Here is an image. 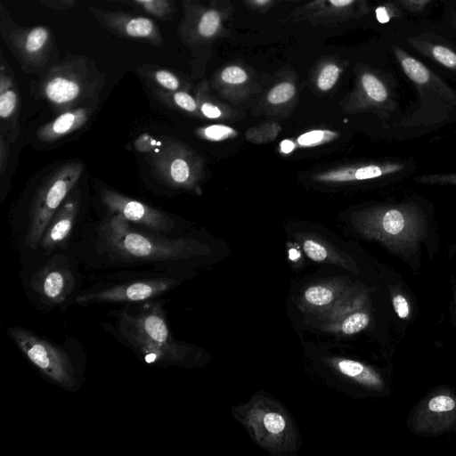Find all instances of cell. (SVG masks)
Masks as SVG:
<instances>
[{
  "label": "cell",
  "instance_id": "obj_1",
  "mask_svg": "<svg viewBox=\"0 0 456 456\" xmlns=\"http://www.w3.org/2000/svg\"><path fill=\"white\" fill-rule=\"evenodd\" d=\"M160 298L124 304L109 313L114 323L105 325L120 343L149 365L195 368L201 366L205 352L175 338Z\"/></svg>",
  "mask_w": 456,
  "mask_h": 456
},
{
  "label": "cell",
  "instance_id": "obj_2",
  "mask_svg": "<svg viewBox=\"0 0 456 456\" xmlns=\"http://www.w3.org/2000/svg\"><path fill=\"white\" fill-rule=\"evenodd\" d=\"M96 253L105 264H169L206 254L196 241L139 232L118 214L98 227Z\"/></svg>",
  "mask_w": 456,
  "mask_h": 456
},
{
  "label": "cell",
  "instance_id": "obj_3",
  "mask_svg": "<svg viewBox=\"0 0 456 456\" xmlns=\"http://www.w3.org/2000/svg\"><path fill=\"white\" fill-rule=\"evenodd\" d=\"M359 224L367 237L405 261L412 257L428 235L426 216L413 203L371 208L361 216Z\"/></svg>",
  "mask_w": 456,
  "mask_h": 456
},
{
  "label": "cell",
  "instance_id": "obj_4",
  "mask_svg": "<svg viewBox=\"0 0 456 456\" xmlns=\"http://www.w3.org/2000/svg\"><path fill=\"white\" fill-rule=\"evenodd\" d=\"M232 414L252 441L267 452L285 455L297 449L298 434L289 412L269 395L256 393L233 407Z\"/></svg>",
  "mask_w": 456,
  "mask_h": 456
},
{
  "label": "cell",
  "instance_id": "obj_5",
  "mask_svg": "<svg viewBox=\"0 0 456 456\" xmlns=\"http://www.w3.org/2000/svg\"><path fill=\"white\" fill-rule=\"evenodd\" d=\"M7 334L27 360L50 382L68 391L80 387L83 370L69 349L21 326L9 327Z\"/></svg>",
  "mask_w": 456,
  "mask_h": 456
},
{
  "label": "cell",
  "instance_id": "obj_6",
  "mask_svg": "<svg viewBox=\"0 0 456 456\" xmlns=\"http://www.w3.org/2000/svg\"><path fill=\"white\" fill-rule=\"evenodd\" d=\"M81 162H67L53 170L39 185L30 205L25 244L35 250L51 219L78 181Z\"/></svg>",
  "mask_w": 456,
  "mask_h": 456
},
{
  "label": "cell",
  "instance_id": "obj_7",
  "mask_svg": "<svg viewBox=\"0 0 456 456\" xmlns=\"http://www.w3.org/2000/svg\"><path fill=\"white\" fill-rule=\"evenodd\" d=\"M180 283V279L167 273L135 276L92 285L81 289L72 304L89 306L98 304H128L156 298Z\"/></svg>",
  "mask_w": 456,
  "mask_h": 456
},
{
  "label": "cell",
  "instance_id": "obj_8",
  "mask_svg": "<svg viewBox=\"0 0 456 456\" xmlns=\"http://www.w3.org/2000/svg\"><path fill=\"white\" fill-rule=\"evenodd\" d=\"M69 258L53 255L29 276L25 289L28 299L41 310L69 306L81 290Z\"/></svg>",
  "mask_w": 456,
  "mask_h": 456
},
{
  "label": "cell",
  "instance_id": "obj_9",
  "mask_svg": "<svg viewBox=\"0 0 456 456\" xmlns=\"http://www.w3.org/2000/svg\"><path fill=\"white\" fill-rule=\"evenodd\" d=\"M407 426L419 436H439L456 430V391L448 386L430 389L410 411Z\"/></svg>",
  "mask_w": 456,
  "mask_h": 456
},
{
  "label": "cell",
  "instance_id": "obj_10",
  "mask_svg": "<svg viewBox=\"0 0 456 456\" xmlns=\"http://www.w3.org/2000/svg\"><path fill=\"white\" fill-rule=\"evenodd\" d=\"M372 290L363 285H353L331 308L314 316L318 327L340 336H352L365 330L370 322Z\"/></svg>",
  "mask_w": 456,
  "mask_h": 456
},
{
  "label": "cell",
  "instance_id": "obj_11",
  "mask_svg": "<svg viewBox=\"0 0 456 456\" xmlns=\"http://www.w3.org/2000/svg\"><path fill=\"white\" fill-rule=\"evenodd\" d=\"M149 160L153 173L167 185L191 187L199 178V160L179 141L163 140L160 148L151 153Z\"/></svg>",
  "mask_w": 456,
  "mask_h": 456
},
{
  "label": "cell",
  "instance_id": "obj_12",
  "mask_svg": "<svg viewBox=\"0 0 456 456\" xmlns=\"http://www.w3.org/2000/svg\"><path fill=\"white\" fill-rule=\"evenodd\" d=\"M370 12L367 0H312L294 10L289 20L313 25H337Z\"/></svg>",
  "mask_w": 456,
  "mask_h": 456
},
{
  "label": "cell",
  "instance_id": "obj_13",
  "mask_svg": "<svg viewBox=\"0 0 456 456\" xmlns=\"http://www.w3.org/2000/svg\"><path fill=\"white\" fill-rule=\"evenodd\" d=\"M101 200L111 213L156 232H170L174 221L165 213L110 189L101 191Z\"/></svg>",
  "mask_w": 456,
  "mask_h": 456
},
{
  "label": "cell",
  "instance_id": "obj_14",
  "mask_svg": "<svg viewBox=\"0 0 456 456\" xmlns=\"http://www.w3.org/2000/svg\"><path fill=\"white\" fill-rule=\"evenodd\" d=\"M394 55L405 76L419 88L456 106V93L420 61L400 46H392Z\"/></svg>",
  "mask_w": 456,
  "mask_h": 456
},
{
  "label": "cell",
  "instance_id": "obj_15",
  "mask_svg": "<svg viewBox=\"0 0 456 456\" xmlns=\"http://www.w3.org/2000/svg\"><path fill=\"white\" fill-rule=\"evenodd\" d=\"M356 91L360 104L373 108L385 117H388L397 108L392 88L375 71L363 69L359 72Z\"/></svg>",
  "mask_w": 456,
  "mask_h": 456
},
{
  "label": "cell",
  "instance_id": "obj_16",
  "mask_svg": "<svg viewBox=\"0 0 456 456\" xmlns=\"http://www.w3.org/2000/svg\"><path fill=\"white\" fill-rule=\"evenodd\" d=\"M352 286L339 280L311 284L299 294L298 308L304 314L314 317L331 308Z\"/></svg>",
  "mask_w": 456,
  "mask_h": 456
},
{
  "label": "cell",
  "instance_id": "obj_17",
  "mask_svg": "<svg viewBox=\"0 0 456 456\" xmlns=\"http://www.w3.org/2000/svg\"><path fill=\"white\" fill-rule=\"evenodd\" d=\"M80 194L77 191L60 206L48 224L39 245L46 255L61 246L69 238L79 211Z\"/></svg>",
  "mask_w": 456,
  "mask_h": 456
},
{
  "label": "cell",
  "instance_id": "obj_18",
  "mask_svg": "<svg viewBox=\"0 0 456 456\" xmlns=\"http://www.w3.org/2000/svg\"><path fill=\"white\" fill-rule=\"evenodd\" d=\"M325 362L340 376L369 392L383 394L387 388L386 379L381 373L362 362L342 357H327Z\"/></svg>",
  "mask_w": 456,
  "mask_h": 456
},
{
  "label": "cell",
  "instance_id": "obj_19",
  "mask_svg": "<svg viewBox=\"0 0 456 456\" xmlns=\"http://www.w3.org/2000/svg\"><path fill=\"white\" fill-rule=\"evenodd\" d=\"M92 109L81 107L60 113L54 119L41 126L37 136L43 142H52L81 128L92 115Z\"/></svg>",
  "mask_w": 456,
  "mask_h": 456
},
{
  "label": "cell",
  "instance_id": "obj_20",
  "mask_svg": "<svg viewBox=\"0 0 456 456\" xmlns=\"http://www.w3.org/2000/svg\"><path fill=\"white\" fill-rule=\"evenodd\" d=\"M404 165L400 162H385L347 167L330 171L318 175V179L325 182L362 181L381 177L402 171Z\"/></svg>",
  "mask_w": 456,
  "mask_h": 456
},
{
  "label": "cell",
  "instance_id": "obj_21",
  "mask_svg": "<svg viewBox=\"0 0 456 456\" xmlns=\"http://www.w3.org/2000/svg\"><path fill=\"white\" fill-rule=\"evenodd\" d=\"M10 86V80L3 77L0 86L1 132L13 143L20 134L19 101L16 91Z\"/></svg>",
  "mask_w": 456,
  "mask_h": 456
},
{
  "label": "cell",
  "instance_id": "obj_22",
  "mask_svg": "<svg viewBox=\"0 0 456 456\" xmlns=\"http://www.w3.org/2000/svg\"><path fill=\"white\" fill-rule=\"evenodd\" d=\"M44 94L58 110L66 111L79 101L82 85L72 77L57 76L47 81Z\"/></svg>",
  "mask_w": 456,
  "mask_h": 456
},
{
  "label": "cell",
  "instance_id": "obj_23",
  "mask_svg": "<svg viewBox=\"0 0 456 456\" xmlns=\"http://www.w3.org/2000/svg\"><path fill=\"white\" fill-rule=\"evenodd\" d=\"M407 43L419 53L456 73V52L449 46L420 36L407 38Z\"/></svg>",
  "mask_w": 456,
  "mask_h": 456
},
{
  "label": "cell",
  "instance_id": "obj_24",
  "mask_svg": "<svg viewBox=\"0 0 456 456\" xmlns=\"http://www.w3.org/2000/svg\"><path fill=\"white\" fill-rule=\"evenodd\" d=\"M224 16L216 9L204 11L198 20L197 32L205 39H211L216 37L223 29Z\"/></svg>",
  "mask_w": 456,
  "mask_h": 456
},
{
  "label": "cell",
  "instance_id": "obj_25",
  "mask_svg": "<svg viewBox=\"0 0 456 456\" xmlns=\"http://www.w3.org/2000/svg\"><path fill=\"white\" fill-rule=\"evenodd\" d=\"M343 68L335 60H326L316 75V86L321 91H329L338 80Z\"/></svg>",
  "mask_w": 456,
  "mask_h": 456
},
{
  "label": "cell",
  "instance_id": "obj_26",
  "mask_svg": "<svg viewBox=\"0 0 456 456\" xmlns=\"http://www.w3.org/2000/svg\"><path fill=\"white\" fill-rule=\"evenodd\" d=\"M219 79L226 86H240L248 82V73L240 65H227L221 69Z\"/></svg>",
  "mask_w": 456,
  "mask_h": 456
},
{
  "label": "cell",
  "instance_id": "obj_27",
  "mask_svg": "<svg viewBox=\"0 0 456 456\" xmlns=\"http://www.w3.org/2000/svg\"><path fill=\"white\" fill-rule=\"evenodd\" d=\"M296 94V86L289 81H282L275 85L267 94V101L272 104L284 103Z\"/></svg>",
  "mask_w": 456,
  "mask_h": 456
},
{
  "label": "cell",
  "instance_id": "obj_28",
  "mask_svg": "<svg viewBox=\"0 0 456 456\" xmlns=\"http://www.w3.org/2000/svg\"><path fill=\"white\" fill-rule=\"evenodd\" d=\"M165 101L191 113L195 112L198 109V104L195 99L191 94L183 91H175L167 94Z\"/></svg>",
  "mask_w": 456,
  "mask_h": 456
},
{
  "label": "cell",
  "instance_id": "obj_29",
  "mask_svg": "<svg viewBox=\"0 0 456 456\" xmlns=\"http://www.w3.org/2000/svg\"><path fill=\"white\" fill-rule=\"evenodd\" d=\"M391 301L394 311L401 320H409L411 317V305L406 296L395 289H390Z\"/></svg>",
  "mask_w": 456,
  "mask_h": 456
},
{
  "label": "cell",
  "instance_id": "obj_30",
  "mask_svg": "<svg viewBox=\"0 0 456 456\" xmlns=\"http://www.w3.org/2000/svg\"><path fill=\"white\" fill-rule=\"evenodd\" d=\"M336 135L327 130H313L301 134L297 138V142L304 147L315 146L331 140Z\"/></svg>",
  "mask_w": 456,
  "mask_h": 456
},
{
  "label": "cell",
  "instance_id": "obj_31",
  "mask_svg": "<svg viewBox=\"0 0 456 456\" xmlns=\"http://www.w3.org/2000/svg\"><path fill=\"white\" fill-rule=\"evenodd\" d=\"M126 30L129 36L134 37H148L153 30V24L150 19L134 18L128 21Z\"/></svg>",
  "mask_w": 456,
  "mask_h": 456
},
{
  "label": "cell",
  "instance_id": "obj_32",
  "mask_svg": "<svg viewBox=\"0 0 456 456\" xmlns=\"http://www.w3.org/2000/svg\"><path fill=\"white\" fill-rule=\"evenodd\" d=\"M199 134L204 138L211 141H221L235 134V131L224 125H212L200 128Z\"/></svg>",
  "mask_w": 456,
  "mask_h": 456
},
{
  "label": "cell",
  "instance_id": "obj_33",
  "mask_svg": "<svg viewBox=\"0 0 456 456\" xmlns=\"http://www.w3.org/2000/svg\"><path fill=\"white\" fill-rule=\"evenodd\" d=\"M47 37L48 32L45 28H33L28 35L26 49L30 53L37 52L45 45Z\"/></svg>",
  "mask_w": 456,
  "mask_h": 456
},
{
  "label": "cell",
  "instance_id": "obj_34",
  "mask_svg": "<svg viewBox=\"0 0 456 456\" xmlns=\"http://www.w3.org/2000/svg\"><path fill=\"white\" fill-rule=\"evenodd\" d=\"M303 248L306 256L313 261L324 262L329 258V253L326 248L314 240H305L303 244Z\"/></svg>",
  "mask_w": 456,
  "mask_h": 456
},
{
  "label": "cell",
  "instance_id": "obj_35",
  "mask_svg": "<svg viewBox=\"0 0 456 456\" xmlns=\"http://www.w3.org/2000/svg\"><path fill=\"white\" fill-rule=\"evenodd\" d=\"M415 181L425 184H456V174L424 175L416 177Z\"/></svg>",
  "mask_w": 456,
  "mask_h": 456
},
{
  "label": "cell",
  "instance_id": "obj_36",
  "mask_svg": "<svg viewBox=\"0 0 456 456\" xmlns=\"http://www.w3.org/2000/svg\"><path fill=\"white\" fill-rule=\"evenodd\" d=\"M401 14L399 8L393 4H385L375 9V16L379 23H387Z\"/></svg>",
  "mask_w": 456,
  "mask_h": 456
},
{
  "label": "cell",
  "instance_id": "obj_37",
  "mask_svg": "<svg viewBox=\"0 0 456 456\" xmlns=\"http://www.w3.org/2000/svg\"><path fill=\"white\" fill-rule=\"evenodd\" d=\"M162 142L163 140L159 141L148 134H143L134 142V146L142 152L152 153L160 148Z\"/></svg>",
  "mask_w": 456,
  "mask_h": 456
},
{
  "label": "cell",
  "instance_id": "obj_38",
  "mask_svg": "<svg viewBox=\"0 0 456 456\" xmlns=\"http://www.w3.org/2000/svg\"><path fill=\"white\" fill-rule=\"evenodd\" d=\"M155 80L163 88L171 92L177 91L180 87L178 78L169 71L159 70L155 73Z\"/></svg>",
  "mask_w": 456,
  "mask_h": 456
},
{
  "label": "cell",
  "instance_id": "obj_39",
  "mask_svg": "<svg viewBox=\"0 0 456 456\" xmlns=\"http://www.w3.org/2000/svg\"><path fill=\"white\" fill-rule=\"evenodd\" d=\"M10 141L3 132L0 133V173L6 170L10 157Z\"/></svg>",
  "mask_w": 456,
  "mask_h": 456
},
{
  "label": "cell",
  "instance_id": "obj_40",
  "mask_svg": "<svg viewBox=\"0 0 456 456\" xmlns=\"http://www.w3.org/2000/svg\"><path fill=\"white\" fill-rule=\"evenodd\" d=\"M200 112L208 118H217L221 116V110L210 102H201L200 105Z\"/></svg>",
  "mask_w": 456,
  "mask_h": 456
},
{
  "label": "cell",
  "instance_id": "obj_41",
  "mask_svg": "<svg viewBox=\"0 0 456 456\" xmlns=\"http://www.w3.org/2000/svg\"><path fill=\"white\" fill-rule=\"evenodd\" d=\"M431 0H396V2L404 9L410 12H419L422 10Z\"/></svg>",
  "mask_w": 456,
  "mask_h": 456
},
{
  "label": "cell",
  "instance_id": "obj_42",
  "mask_svg": "<svg viewBox=\"0 0 456 456\" xmlns=\"http://www.w3.org/2000/svg\"><path fill=\"white\" fill-rule=\"evenodd\" d=\"M253 8L262 9L267 7L273 0H246Z\"/></svg>",
  "mask_w": 456,
  "mask_h": 456
},
{
  "label": "cell",
  "instance_id": "obj_43",
  "mask_svg": "<svg viewBox=\"0 0 456 456\" xmlns=\"http://www.w3.org/2000/svg\"><path fill=\"white\" fill-rule=\"evenodd\" d=\"M295 148V144L290 140H284L281 142V151L283 153H289Z\"/></svg>",
  "mask_w": 456,
  "mask_h": 456
},
{
  "label": "cell",
  "instance_id": "obj_44",
  "mask_svg": "<svg viewBox=\"0 0 456 456\" xmlns=\"http://www.w3.org/2000/svg\"><path fill=\"white\" fill-rule=\"evenodd\" d=\"M298 256V254L296 250L294 249H291L289 251V257L292 259V260H295L297 257Z\"/></svg>",
  "mask_w": 456,
  "mask_h": 456
},
{
  "label": "cell",
  "instance_id": "obj_45",
  "mask_svg": "<svg viewBox=\"0 0 456 456\" xmlns=\"http://www.w3.org/2000/svg\"><path fill=\"white\" fill-rule=\"evenodd\" d=\"M454 314L456 316V293H455V297H454Z\"/></svg>",
  "mask_w": 456,
  "mask_h": 456
},
{
  "label": "cell",
  "instance_id": "obj_46",
  "mask_svg": "<svg viewBox=\"0 0 456 456\" xmlns=\"http://www.w3.org/2000/svg\"><path fill=\"white\" fill-rule=\"evenodd\" d=\"M453 25H454L455 29H456V13L454 14V17H453Z\"/></svg>",
  "mask_w": 456,
  "mask_h": 456
},
{
  "label": "cell",
  "instance_id": "obj_47",
  "mask_svg": "<svg viewBox=\"0 0 456 456\" xmlns=\"http://www.w3.org/2000/svg\"><path fill=\"white\" fill-rule=\"evenodd\" d=\"M138 2H143V3H147V2H151L152 0H137Z\"/></svg>",
  "mask_w": 456,
  "mask_h": 456
}]
</instances>
